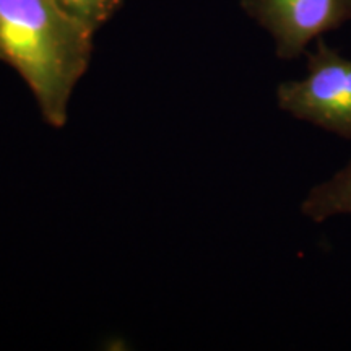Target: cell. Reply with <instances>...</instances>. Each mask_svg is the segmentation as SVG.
<instances>
[{"instance_id": "cell-4", "label": "cell", "mask_w": 351, "mask_h": 351, "mask_svg": "<svg viewBox=\"0 0 351 351\" xmlns=\"http://www.w3.org/2000/svg\"><path fill=\"white\" fill-rule=\"evenodd\" d=\"M301 213L314 223L343 215L351 217V158L343 168L307 192Z\"/></svg>"}, {"instance_id": "cell-3", "label": "cell", "mask_w": 351, "mask_h": 351, "mask_svg": "<svg viewBox=\"0 0 351 351\" xmlns=\"http://www.w3.org/2000/svg\"><path fill=\"white\" fill-rule=\"evenodd\" d=\"M241 7L269 32L283 60L304 54L311 41L351 20V0H241Z\"/></svg>"}, {"instance_id": "cell-5", "label": "cell", "mask_w": 351, "mask_h": 351, "mask_svg": "<svg viewBox=\"0 0 351 351\" xmlns=\"http://www.w3.org/2000/svg\"><path fill=\"white\" fill-rule=\"evenodd\" d=\"M56 2L83 25L96 32L117 12L124 0H56Z\"/></svg>"}, {"instance_id": "cell-1", "label": "cell", "mask_w": 351, "mask_h": 351, "mask_svg": "<svg viewBox=\"0 0 351 351\" xmlns=\"http://www.w3.org/2000/svg\"><path fill=\"white\" fill-rule=\"evenodd\" d=\"M93 34L56 0H0V60L20 73L52 127L67 121L70 96L90 64Z\"/></svg>"}, {"instance_id": "cell-2", "label": "cell", "mask_w": 351, "mask_h": 351, "mask_svg": "<svg viewBox=\"0 0 351 351\" xmlns=\"http://www.w3.org/2000/svg\"><path fill=\"white\" fill-rule=\"evenodd\" d=\"M276 101L295 119L351 138V59L319 38L307 54L306 77L280 83Z\"/></svg>"}]
</instances>
